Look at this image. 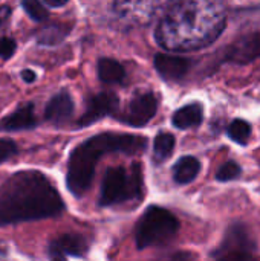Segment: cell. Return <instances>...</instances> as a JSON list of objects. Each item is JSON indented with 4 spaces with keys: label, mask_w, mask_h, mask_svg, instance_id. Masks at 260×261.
<instances>
[{
    "label": "cell",
    "mask_w": 260,
    "mask_h": 261,
    "mask_svg": "<svg viewBox=\"0 0 260 261\" xmlns=\"http://www.w3.org/2000/svg\"><path fill=\"white\" fill-rule=\"evenodd\" d=\"M17 154V145L12 141L0 139V162H5Z\"/></svg>",
    "instance_id": "23"
},
{
    "label": "cell",
    "mask_w": 260,
    "mask_h": 261,
    "mask_svg": "<svg viewBox=\"0 0 260 261\" xmlns=\"http://www.w3.org/2000/svg\"><path fill=\"white\" fill-rule=\"evenodd\" d=\"M49 6H54V8H58V6H63L67 3V0H44Z\"/></svg>",
    "instance_id": "27"
},
{
    "label": "cell",
    "mask_w": 260,
    "mask_h": 261,
    "mask_svg": "<svg viewBox=\"0 0 260 261\" xmlns=\"http://www.w3.org/2000/svg\"><path fill=\"white\" fill-rule=\"evenodd\" d=\"M9 14H11V9L8 6H0V26L6 21Z\"/></svg>",
    "instance_id": "25"
},
{
    "label": "cell",
    "mask_w": 260,
    "mask_h": 261,
    "mask_svg": "<svg viewBox=\"0 0 260 261\" xmlns=\"http://www.w3.org/2000/svg\"><path fill=\"white\" fill-rule=\"evenodd\" d=\"M256 251V243L248 234L244 225H233L225 234L224 242L211 254L213 258L222 260H244L251 258V254Z\"/></svg>",
    "instance_id": "7"
},
{
    "label": "cell",
    "mask_w": 260,
    "mask_h": 261,
    "mask_svg": "<svg viewBox=\"0 0 260 261\" xmlns=\"http://www.w3.org/2000/svg\"><path fill=\"white\" fill-rule=\"evenodd\" d=\"M199 171H201V162L193 156H184L173 167V179L176 184L185 185L195 180Z\"/></svg>",
    "instance_id": "16"
},
{
    "label": "cell",
    "mask_w": 260,
    "mask_h": 261,
    "mask_svg": "<svg viewBox=\"0 0 260 261\" xmlns=\"http://www.w3.org/2000/svg\"><path fill=\"white\" fill-rule=\"evenodd\" d=\"M87 252V242L78 234H63L51 242L49 255L52 258L81 257Z\"/></svg>",
    "instance_id": "11"
},
{
    "label": "cell",
    "mask_w": 260,
    "mask_h": 261,
    "mask_svg": "<svg viewBox=\"0 0 260 261\" xmlns=\"http://www.w3.org/2000/svg\"><path fill=\"white\" fill-rule=\"evenodd\" d=\"M260 57V31L250 32L233 41L225 50V60L236 64H247Z\"/></svg>",
    "instance_id": "9"
},
{
    "label": "cell",
    "mask_w": 260,
    "mask_h": 261,
    "mask_svg": "<svg viewBox=\"0 0 260 261\" xmlns=\"http://www.w3.org/2000/svg\"><path fill=\"white\" fill-rule=\"evenodd\" d=\"M192 67L190 60L178 55L158 54L155 57V69L166 81H179L182 80Z\"/></svg>",
    "instance_id": "12"
},
{
    "label": "cell",
    "mask_w": 260,
    "mask_h": 261,
    "mask_svg": "<svg viewBox=\"0 0 260 261\" xmlns=\"http://www.w3.org/2000/svg\"><path fill=\"white\" fill-rule=\"evenodd\" d=\"M147 147L144 136L124 135V133H101L89 138L80 144L69 158L67 165V188L69 191L81 197L90 188L97 161L106 153H127L138 154Z\"/></svg>",
    "instance_id": "3"
},
{
    "label": "cell",
    "mask_w": 260,
    "mask_h": 261,
    "mask_svg": "<svg viewBox=\"0 0 260 261\" xmlns=\"http://www.w3.org/2000/svg\"><path fill=\"white\" fill-rule=\"evenodd\" d=\"M124 67L112 58H101L98 61V78L106 84H116L124 80Z\"/></svg>",
    "instance_id": "17"
},
{
    "label": "cell",
    "mask_w": 260,
    "mask_h": 261,
    "mask_svg": "<svg viewBox=\"0 0 260 261\" xmlns=\"http://www.w3.org/2000/svg\"><path fill=\"white\" fill-rule=\"evenodd\" d=\"M175 148V136L170 133H159L155 138V144H153V153H155V159L156 161H166L172 156Z\"/></svg>",
    "instance_id": "18"
},
{
    "label": "cell",
    "mask_w": 260,
    "mask_h": 261,
    "mask_svg": "<svg viewBox=\"0 0 260 261\" xmlns=\"http://www.w3.org/2000/svg\"><path fill=\"white\" fill-rule=\"evenodd\" d=\"M61 196L40 171H20L0 187V226L55 217L63 211Z\"/></svg>",
    "instance_id": "2"
},
{
    "label": "cell",
    "mask_w": 260,
    "mask_h": 261,
    "mask_svg": "<svg viewBox=\"0 0 260 261\" xmlns=\"http://www.w3.org/2000/svg\"><path fill=\"white\" fill-rule=\"evenodd\" d=\"M179 229L178 219L164 208L149 206L136 223L135 242L139 251L164 246L172 242Z\"/></svg>",
    "instance_id": "5"
},
{
    "label": "cell",
    "mask_w": 260,
    "mask_h": 261,
    "mask_svg": "<svg viewBox=\"0 0 260 261\" xmlns=\"http://www.w3.org/2000/svg\"><path fill=\"white\" fill-rule=\"evenodd\" d=\"M241 167L233 162V161H228L227 164H224L219 170H218V174H216V179L219 182H230V180H234L241 176Z\"/></svg>",
    "instance_id": "21"
},
{
    "label": "cell",
    "mask_w": 260,
    "mask_h": 261,
    "mask_svg": "<svg viewBox=\"0 0 260 261\" xmlns=\"http://www.w3.org/2000/svg\"><path fill=\"white\" fill-rule=\"evenodd\" d=\"M15 50V41L9 37H2L0 38V58L8 60L12 57Z\"/></svg>",
    "instance_id": "24"
},
{
    "label": "cell",
    "mask_w": 260,
    "mask_h": 261,
    "mask_svg": "<svg viewBox=\"0 0 260 261\" xmlns=\"http://www.w3.org/2000/svg\"><path fill=\"white\" fill-rule=\"evenodd\" d=\"M178 0H115L118 17L132 24H149Z\"/></svg>",
    "instance_id": "6"
},
{
    "label": "cell",
    "mask_w": 260,
    "mask_h": 261,
    "mask_svg": "<svg viewBox=\"0 0 260 261\" xmlns=\"http://www.w3.org/2000/svg\"><path fill=\"white\" fill-rule=\"evenodd\" d=\"M64 34L66 32L61 28H58V26H49V28L43 29V32L40 34L38 40H40V43H44V44H55L60 40H63Z\"/></svg>",
    "instance_id": "22"
},
{
    "label": "cell",
    "mask_w": 260,
    "mask_h": 261,
    "mask_svg": "<svg viewBox=\"0 0 260 261\" xmlns=\"http://www.w3.org/2000/svg\"><path fill=\"white\" fill-rule=\"evenodd\" d=\"M204 119V109L202 104L199 102H192L188 106H184L178 112H175L172 122L175 127L184 130V128H192L198 127Z\"/></svg>",
    "instance_id": "15"
},
{
    "label": "cell",
    "mask_w": 260,
    "mask_h": 261,
    "mask_svg": "<svg viewBox=\"0 0 260 261\" xmlns=\"http://www.w3.org/2000/svg\"><path fill=\"white\" fill-rule=\"evenodd\" d=\"M21 6L26 14L35 21H43L48 18V11L40 0H21Z\"/></svg>",
    "instance_id": "20"
},
{
    "label": "cell",
    "mask_w": 260,
    "mask_h": 261,
    "mask_svg": "<svg viewBox=\"0 0 260 261\" xmlns=\"http://www.w3.org/2000/svg\"><path fill=\"white\" fill-rule=\"evenodd\" d=\"M143 191V173L138 164L130 168L113 167L109 168L101 185L100 205L112 206L130 200H138Z\"/></svg>",
    "instance_id": "4"
},
{
    "label": "cell",
    "mask_w": 260,
    "mask_h": 261,
    "mask_svg": "<svg viewBox=\"0 0 260 261\" xmlns=\"http://www.w3.org/2000/svg\"><path fill=\"white\" fill-rule=\"evenodd\" d=\"M158 110V99L152 92H141L132 98L126 112L120 118L132 127H143L153 119Z\"/></svg>",
    "instance_id": "8"
},
{
    "label": "cell",
    "mask_w": 260,
    "mask_h": 261,
    "mask_svg": "<svg viewBox=\"0 0 260 261\" xmlns=\"http://www.w3.org/2000/svg\"><path fill=\"white\" fill-rule=\"evenodd\" d=\"M21 78L26 81V83H32L34 80H35V73L32 72V70H21Z\"/></svg>",
    "instance_id": "26"
},
{
    "label": "cell",
    "mask_w": 260,
    "mask_h": 261,
    "mask_svg": "<svg viewBox=\"0 0 260 261\" xmlns=\"http://www.w3.org/2000/svg\"><path fill=\"white\" fill-rule=\"evenodd\" d=\"M227 133L231 141H234L241 145H245L248 142V138L251 136V125L244 119H234L228 125Z\"/></svg>",
    "instance_id": "19"
},
{
    "label": "cell",
    "mask_w": 260,
    "mask_h": 261,
    "mask_svg": "<svg viewBox=\"0 0 260 261\" xmlns=\"http://www.w3.org/2000/svg\"><path fill=\"white\" fill-rule=\"evenodd\" d=\"M118 110V96L110 92H101L92 96L87 101V109L84 115L78 119L80 127L90 125L98 119H103L107 115H112Z\"/></svg>",
    "instance_id": "10"
},
{
    "label": "cell",
    "mask_w": 260,
    "mask_h": 261,
    "mask_svg": "<svg viewBox=\"0 0 260 261\" xmlns=\"http://www.w3.org/2000/svg\"><path fill=\"white\" fill-rule=\"evenodd\" d=\"M37 125L35 107L32 102H26L17 107L11 115L0 119V132H18L32 128Z\"/></svg>",
    "instance_id": "13"
},
{
    "label": "cell",
    "mask_w": 260,
    "mask_h": 261,
    "mask_svg": "<svg viewBox=\"0 0 260 261\" xmlns=\"http://www.w3.org/2000/svg\"><path fill=\"white\" fill-rule=\"evenodd\" d=\"M74 113V101L70 98V95L67 92H60L55 96H52V99L48 102L46 109H44V118L46 121L52 122V124H64L70 119Z\"/></svg>",
    "instance_id": "14"
},
{
    "label": "cell",
    "mask_w": 260,
    "mask_h": 261,
    "mask_svg": "<svg viewBox=\"0 0 260 261\" xmlns=\"http://www.w3.org/2000/svg\"><path fill=\"white\" fill-rule=\"evenodd\" d=\"M225 24L227 14L219 0H178L159 20L155 38L167 50H198L211 44Z\"/></svg>",
    "instance_id": "1"
}]
</instances>
